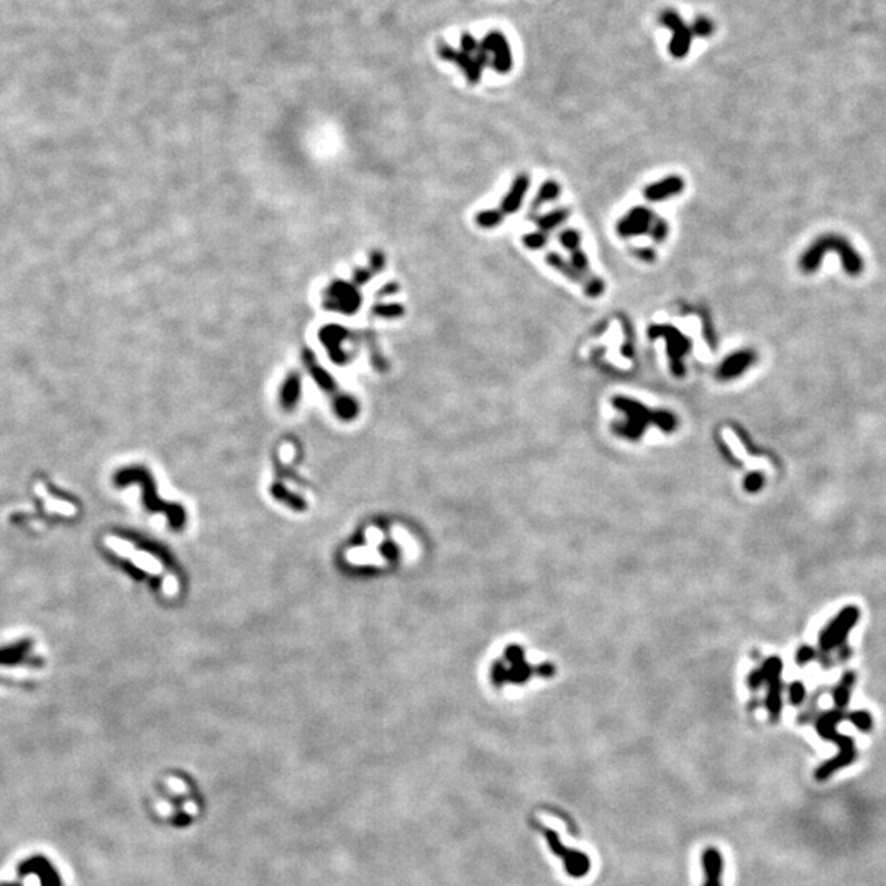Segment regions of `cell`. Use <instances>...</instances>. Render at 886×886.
Here are the masks:
<instances>
[{
	"instance_id": "cell-7",
	"label": "cell",
	"mask_w": 886,
	"mask_h": 886,
	"mask_svg": "<svg viewBox=\"0 0 886 886\" xmlns=\"http://www.w3.org/2000/svg\"><path fill=\"white\" fill-rule=\"evenodd\" d=\"M17 875L18 878H27L35 875L38 878L40 886H64L63 877H61L58 868L42 853H35L23 858L17 865Z\"/></svg>"
},
{
	"instance_id": "cell-11",
	"label": "cell",
	"mask_w": 886,
	"mask_h": 886,
	"mask_svg": "<svg viewBox=\"0 0 886 886\" xmlns=\"http://www.w3.org/2000/svg\"><path fill=\"white\" fill-rule=\"evenodd\" d=\"M681 189H683V181L678 176H671L668 179L655 182V184L646 187L644 196L646 197V201H661V199L680 194Z\"/></svg>"
},
{
	"instance_id": "cell-15",
	"label": "cell",
	"mask_w": 886,
	"mask_h": 886,
	"mask_svg": "<svg viewBox=\"0 0 886 886\" xmlns=\"http://www.w3.org/2000/svg\"><path fill=\"white\" fill-rule=\"evenodd\" d=\"M849 719L862 731H870V727H872V719H870L867 712H855V714L849 716Z\"/></svg>"
},
{
	"instance_id": "cell-9",
	"label": "cell",
	"mask_w": 886,
	"mask_h": 886,
	"mask_svg": "<svg viewBox=\"0 0 886 886\" xmlns=\"http://www.w3.org/2000/svg\"><path fill=\"white\" fill-rule=\"evenodd\" d=\"M665 23L673 30V40H671V53L675 56H685L686 51L690 49V43H691V32L690 28H686L683 22H681L680 17H676L675 13H666L665 17Z\"/></svg>"
},
{
	"instance_id": "cell-13",
	"label": "cell",
	"mask_w": 886,
	"mask_h": 886,
	"mask_svg": "<svg viewBox=\"0 0 886 886\" xmlns=\"http://www.w3.org/2000/svg\"><path fill=\"white\" fill-rule=\"evenodd\" d=\"M567 217H568L567 208H558V211L547 213V215H543V217H536V222H537V225L541 227V230L548 232V230H553V228H557L560 223H563L565 220H567Z\"/></svg>"
},
{
	"instance_id": "cell-8",
	"label": "cell",
	"mask_w": 886,
	"mask_h": 886,
	"mask_svg": "<svg viewBox=\"0 0 886 886\" xmlns=\"http://www.w3.org/2000/svg\"><path fill=\"white\" fill-rule=\"evenodd\" d=\"M105 545L110 550H114L115 553H119L120 557L129 558L130 562H134L136 567H140L141 569H145V572H148V573H151V574H161L163 573V567H161V563L158 562V560L153 558L151 555H148L145 552H140V550H136L130 542L120 541V538H117V537H105Z\"/></svg>"
},
{
	"instance_id": "cell-3",
	"label": "cell",
	"mask_w": 886,
	"mask_h": 886,
	"mask_svg": "<svg viewBox=\"0 0 886 886\" xmlns=\"http://www.w3.org/2000/svg\"><path fill=\"white\" fill-rule=\"evenodd\" d=\"M560 240H562L563 247L568 249L569 254H572L573 268L577 269V271L584 278V281H586L588 284L586 293L591 295V297H599V295L604 293V283L591 273L588 258L581 249V237H579V233L574 230V228H563V230L560 232Z\"/></svg>"
},
{
	"instance_id": "cell-4",
	"label": "cell",
	"mask_w": 886,
	"mask_h": 886,
	"mask_svg": "<svg viewBox=\"0 0 886 886\" xmlns=\"http://www.w3.org/2000/svg\"><path fill=\"white\" fill-rule=\"evenodd\" d=\"M542 832H543V837L547 839L552 852L557 855V857L563 858L565 870H567V873L569 875V877H573V878L586 877L591 868V862H589L588 855L583 852H578V850H572V849L565 847V845L562 844V840H560L558 837V834L552 831V829L542 827Z\"/></svg>"
},
{
	"instance_id": "cell-6",
	"label": "cell",
	"mask_w": 886,
	"mask_h": 886,
	"mask_svg": "<svg viewBox=\"0 0 886 886\" xmlns=\"http://www.w3.org/2000/svg\"><path fill=\"white\" fill-rule=\"evenodd\" d=\"M651 232L656 240H663L666 237V223L656 218L654 213L645 211V208H634L629 215L622 218L619 223V233L622 237L637 235V233Z\"/></svg>"
},
{
	"instance_id": "cell-16",
	"label": "cell",
	"mask_w": 886,
	"mask_h": 886,
	"mask_svg": "<svg viewBox=\"0 0 886 886\" xmlns=\"http://www.w3.org/2000/svg\"><path fill=\"white\" fill-rule=\"evenodd\" d=\"M0 886H23L22 882H0Z\"/></svg>"
},
{
	"instance_id": "cell-12",
	"label": "cell",
	"mask_w": 886,
	"mask_h": 886,
	"mask_svg": "<svg viewBox=\"0 0 886 886\" xmlns=\"http://www.w3.org/2000/svg\"><path fill=\"white\" fill-rule=\"evenodd\" d=\"M753 363V353L752 351H740V353L732 355L731 358H727L722 366L719 368V376L722 379H731L736 378L745 371L748 366Z\"/></svg>"
},
{
	"instance_id": "cell-10",
	"label": "cell",
	"mask_w": 886,
	"mask_h": 886,
	"mask_svg": "<svg viewBox=\"0 0 886 886\" xmlns=\"http://www.w3.org/2000/svg\"><path fill=\"white\" fill-rule=\"evenodd\" d=\"M702 868H704L706 882L702 886H722V870L724 860L717 849L709 847L702 853Z\"/></svg>"
},
{
	"instance_id": "cell-14",
	"label": "cell",
	"mask_w": 886,
	"mask_h": 886,
	"mask_svg": "<svg viewBox=\"0 0 886 886\" xmlns=\"http://www.w3.org/2000/svg\"><path fill=\"white\" fill-rule=\"evenodd\" d=\"M558 196H560V186H557V182H553V181L547 182V184H545V186L542 187L541 194H538V197H537V201H536V208H537L538 206H541V203H542L543 201H545V202H547V201H553V199H557Z\"/></svg>"
},
{
	"instance_id": "cell-1",
	"label": "cell",
	"mask_w": 886,
	"mask_h": 886,
	"mask_svg": "<svg viewBox=\"0 0 886 886\" xmlns=\"http://www.w3.org/2000/svg\"><path fill=\"white\" fill-rule=\"evenodd\" d=\"M844 717L845 716L839 714V712H834V714L831 712V714L822 716L817 722L819 734H821L824 738H827V740H832L834 743H837V745L840 747L839 755L836 758L827 760L826 763H822V765L816 770V773H814V778H816L817 781H826L827 778H831L834 773L840 770V768L850 765V763H853L855 758H857V752H855L852 738L839 734V732L836 731V724L839 721H842Z\"/></svg>"
},
{
	"instance_id": "cell-5",
	"label": "cell",
	"mask_w": 886,
	"mask_h": 886,
	"mask_svg": "<svg viewBox=\"0 0 886 886\" xmlns=\"http://www.w3.org/2000/svg\"><path fill=\"white\" fill-rule=\"evenodd\" d=\"M527 187H528V177L526 175L517 176V179H516V182H514V186L511 187V191H509V194L504 197L501 211H488V212L478 213V215H476L478 225H481V227H485V228L499 225V223L504 220V217H506L507 213L516 212L517 208L521 207V202H522L524 196H526Z\"/></svg>"
},
{
	"instance_id": "cell-2",
	"label": "cell",
	"mask_w": 886,
	"mask_h": 886,
	"mask_svg": "<svg viewBox=\"0 0 886 886\" xmlns=\"http://www.w3.org/2000/svg\"><path fill=\"white\" fill-rule=\"evenodd\" d=\"M826 249H834V252L840 253L845 271H847L849 274H858L860 271H862V259H860L857 256V253H855L853 249L839 237L821 238V240L816 242V245L811 247L809 252L804 253V256L801 259V266L804 271H808V273L816 271L817 264L821 263L822 254Z\"/></svg>"
}]
</instances>
